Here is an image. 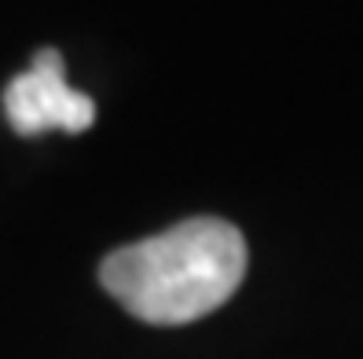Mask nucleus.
<instances>
[{"label": "nucleus", "instance_id": "1", "mask_svg": "<svg viewBox=\"0 0 363 359\" xmlns=\"http://www.w3.org/2000/svg\"><path fill=\"white\" fill-rule=\"evenodd\" d=\"M246 279L242 231L217 217H191L151 239L106 253L99 283L136 319L184 326L217 312Z\"/></svg>", "mask_w": 363, "mask_h": 359}, {"label": "nucleus", "instance_id": "2", "mask_svg": "<svg viewBox=\"0 0 363 359\" xmlns=\"http://www.w3.org/2000/svg\"><path fill=\"white\" fill-rule=\"evenodd\" d=\"M4 114L18 136H40L52 129L84 132L96 121V103L67 84V62L55 48H40L4 89Z\"/></svg>", "mask_w": 363, "mask_h": 359}]
</instances>
